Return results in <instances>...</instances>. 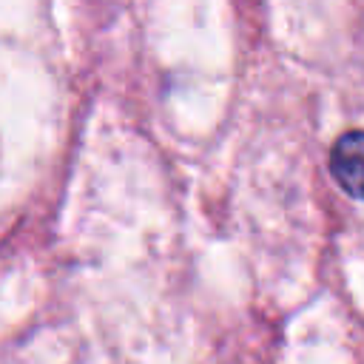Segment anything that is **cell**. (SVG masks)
Wrapping results in <instances>:
<instances>
[{"mask_svg":"<svg viewBox=\"0 0 364 364\" xmlns=\"http://www.w3.org/2000/svg\"><path fill=\"white\" fill-rule=\"evenodd\" d=\"M330 173L353 199H364V131H347L330 151Z\"/></svg>","mask_w":364,"mask_h":364,"instance_id":"obj_1","label":"cell"}]
</instances>
